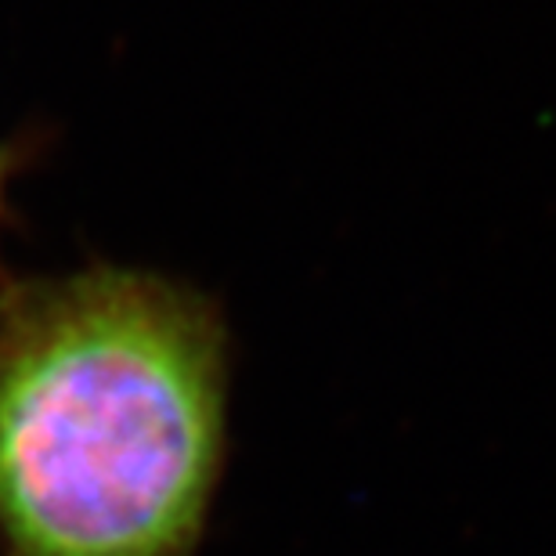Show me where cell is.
<instances>
[{
  "label": "cell",
  "mask_w": 556,
  "mask_h": 556,
  "mask_svg": "<svg viewBox=\"0 0 556 556\" xmlns=\"http://www.w3.org/2000/svg\"><path fill=\"white\" fill-rule=\"evenodd\" d=\"M236 343L181 275H0V556H203Z\"/></svg>",
  "instance_id": "obj_1"
},
{
  "label": "cell",
  "mask_w": 556,
  "mask_h": 556,
  "mask_svg": "<svg viewBox=\"0 0 556 556\" xmlns=\"http://www.w3.org/2000/svg\"><path fill=\"white\" fill-rule=\"evenodd\" d=\"M15 174H18V152L0 141V236H4L8 225V203H11V181H15Z\"/></svg>",
  "instance_id": "obj_2"
}]
</instances>
